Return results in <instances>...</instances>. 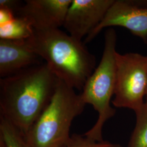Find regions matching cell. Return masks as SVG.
Segmentation results:
<instances>
[{"label": "cell", "instance_id": "obj_1", "mask_svg": "<svg viewBox=\"0 0 147 147\" xmlns=\"http://www.w3.org/2000/svg\"><path fill=\"white\" fill-rule=\"evenodd\" d=\"M59 81L45 63L0 79V116L27 134L49 104Z\"/></svg>", "mask_w": 147, "mask_h": 147}, {"label": "cell", "instance_id": "obj_2", "mask_svg": "<svg viewBox=\"0 0 147 147\" xmlns=\"http://www.w3.org/2000/svg\"><path fill=\"white\" fill-rule=\"evenodd\" d=\"M33 51L45 61L59 80L81 90L95 69L96 59L82 40L59 28L34 30L27 39Z\"/></svg>", "mask_w": 147, "mask_h": 147}, {"label": "cell", "instance_id": "obj_3", "mask_svg": "<svg viewBox=\"0 0 147 147\" xmlns=\"http://www.w3.org/2000/svg\"><path fill=\"white\" fill-rule=\"evenodd\" d=\"M80 93L59 80L53 98L27 133L31 147H61L70 138V126L86 106Z\"/></svg>", "mask_w": 147, "mask_h": 147}, {"label": "cell", "instance_id": "obj_4", "mask_svg": "<svg viewBox=\"0 0 147 147\" xmlns=\"http://www.w3.org/2000/svg\"><path fill=\"white\" fill-rule=\"evenodd\" d=\"M116 43L115 30L108 29L105 32V47L99 64L87 79L80 93L84 103L92 105L98 113L95 124L84 135L98 142L104 141V125L116 113L111 102L116 86Z\"/></svg>", "mask_w": 147, "mask_h": 147}, {"label": "cell", "instance_id": "obj_5", "mask_svg": "<svg viewBox=\"0 0 147 147\" xmlns=\"http://www.w3.org/2000/svg\"><path fill=\"white\" fill-rule=\"evenodd\" d=\"M116 86L113 105L135 112L145 101L147 91V56L138 53L116 56Z\"/></svg>", "mask_w": 147, "mask_h": 147}, {"label": "cell", "instance_id": "obj_6", "mask_svg": "<svg viewBox=\"0 0 147 147\" xmlns=\"http://www.w3.org/2000/svg\"><path fill=\"white\" fill-rule=\"evenodd\" d=\"M119 26L147 42V1L115 0L104 19L86 37L84 43L94 39L102 29Z\"/></svg>", "mask_w": 147, "mask_h": 147}, {"label": "cell", "instance_id": "obj_7", "mask_svg": "<svg viewBox=\"0 0 147 147\" xmlns=\"http://www.w3.org/2000/svg\"><path fill=\"white\" fill-rule=\"evenodd\" d=\"M115 0H72L63 26L81 40L104 19Z\"/></svg>", "mask_w": 147, "mask_h": 147}, {"label": "cell", "instance_id": "obj_8", "mask_svg": "<svg viewBox=\"0 0 147 147\" xmlns=\"http://www.w3.org/2000/svg\"><path fill=\"white\" fill-rule=\"evenodd\" d=\"M72 0H26L16 11L34 30L57 29L63 26Z\"/></svg>", "mask_w": 147, "mask_h": 147}, {"label": "cell", "instance_id": "obj_9", "mask_svg": "<svg viewBox=\"0 0 147 147\" xmlns=\"http://www.w3.org/2000/svg\"><path fill=\"white\" fill-rule=\"evenodd\" d=\"M27 39L7 40L0 39V77L3 79L25 69L42 64Z\"/></svg>", "mask_w": 147, "mask_h": 147}, {"label": "cell", "instance_id": "obj_10", "mask_svg": "<svg viewBox=\"0 0 147 147\" xmlns=\"http://www.w3.org/2000/svg\"><path fill=\"white\" fill-rule=\"evenodd\" d=\"M0 147H31L26 134L0 116Z\"/></svg>", "mask_w": 147, "mask_h": 147}, {"label": "cell", "instance_id": "obj_11", "mask_svg": "<svg viewBox=\"0 0 147 147\" xmlns=\"http://www.w3.org/2000/svg\"><path fill=\"white\" fill-rule=\"evenodd\" d=\"M33 28L27 21L16 16L9 22L0 25V39L7 40H23L31 37Z\"/></svg>", "mask_w": 147, "mask_h": 147}, {"label": "cell", "instance_id": "obj_12", "mask_svg": "<svg viewBox=\"0 0 147 147\" xmlns=\"http://www.w3.org/2000/svg\"><path fill=\"white\" fill-rule=\"evenodd\" d=\"M135 112L136 125L127 147H147V101Z\"/></svg>", "mask_w": 147, "mask_h": 147}, {"label": "cell", "instance_id": "obj_13", "mask_svg": "<svg viewBox=\"0 0 147 147\" xmlns=\"http://www.w3.org/2000/svg\"><path fill=\"white\" fill-rule=\"evenodd\" d=\"M61 147H122L118 144L108 141L98 142L93 140L84 135L74 134Z\"/></svg>", "mask_w": 147, "mask_h": 147}, {"label": "cell", "instance_id": "obj_14", "mask_svg": "<svg viewBox=\"0 0 147 147\" xmlns=\"http://www.w3.org/2000/svg\"><path fill=\"white\" fill-rule=\"evenodd\" d=\"M16 17L14 11L7 8H0V25L11 22Z\"/></svg>", "mask_w": 147, "mask_h": 147}, {"label": "cell", "instance_id": "obj_15", "mask_svg": "<svg viewBox=\"0 0 147 147\" xmlns=\"http://www.w3.org/2000/svg\"><path fill=\"white\" fill-rule=\"evenodd\" d=\"M19 1L15 0H1L0 1V8H7L14 11L16 14V11L21 6L19 5Z\"/></svg>", "mask_w": 147, "mask_h": 147}, {"label": "cell", "instance_id": "obj_16", "mask_svg": "<svg viewBox=\"0 0 147 147\" xmlns=\"http://www.w3.org/2000/svg\"><path fill=\"white\" fill-rule=\"evenodd\" d=\"M146 101H147V91L146 95Z\"/></svg>", "mask_w": 147, "mask_h": 147}]
</instances>
